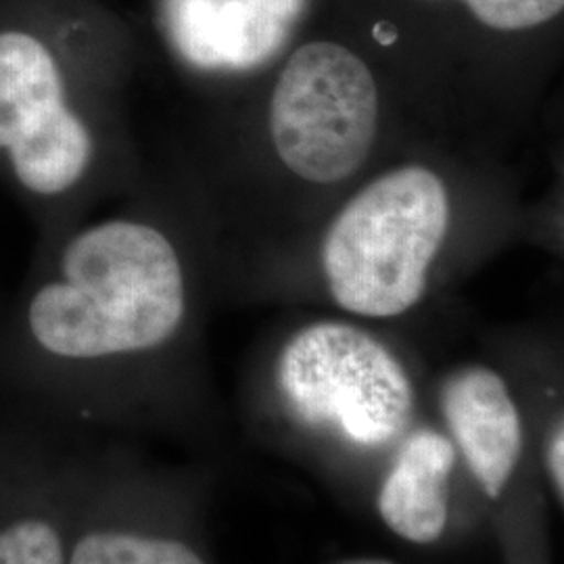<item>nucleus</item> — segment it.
Returning a JSON list of instances; mask_svg holds the SVG:
<instances>
[{
    "label": "nucleus",
    "mask_w": 564,
    "mask_h": 564,
    "mask_svg": "<svg viewBox=\"0 0 564 564\" xmlns=\"http://www.w3.org/2000/svg\"><path fill=\"white\" fill-rule=\"evenodd\" d=\"M199 253L181 223L130 207L76 228L57 272L28 307L32 337L51 356L102 362L151 354L181 335Z\"/></svg>",
    "instance_id": "f257e3e1"
},
{
    "label": "nucleus",
    "mask_w": 564,
    "mask_h": 564,
    "mask_svg": "<svg viewBox=\"0 0 564 564\" xmlns=\"http://www.w3.org/2000/svg\"><path fill=\"white\" fill-rule=\"evenodd\" d=\"M0 153L41 199L95 197L130 163L121 90H84L42 36L0 30Z\"/></svg>",
    "instance_id": "f03ea898"
},
{
    "label": "nucleus",
    "mask_w": 564,
    "mask_h": 564,
    "mask_svg": "<svg viewBox=\"0 0 564 564\" xmlns=\"http://www.w3.org/2000/svg\"><path fill=\"white\" fill-rule=\"evenodd\" d=\"M251 90L249 155L284 181L330 188L351 181L375 151L381 90L368 63L341 42H303Z\"/></svg>",
    "instance_id": "7ed1b4c3"
},
{
    "label": "nucleus",
    "mask_w": 564,
    "mask_h": 564,
    "mask_svg": "<svg viewBox=\"0 0 564 564\" xmlns=\"http://www.w3.org/2000/svg\"><path fill=\"white\" fill-rule=\"evenodd\" d=\"M449 226L442 178L402 165L358 188L324 228L318 263L333 302L362 318H395L421 302Z\"/></svg>",
    "instance_id": "20e7f679"
},
{
    "label": "nucleus",
    "mask_w": 564,
    "mask_h": 564,
    "mask_svg": "<svg viewBox=\"0 0 564 564\" xmlns=\"http://www.w3.org/2000/svg\"><path fill=\"white\" fill-rule=\"evenodd\" d=\"M274 381L300 421L333 426L351 444H389L412 412V384L402 364L354 324L303 326L282 345Z\"/></svg>",
    "instance_id": "39448f33"
},
{
    "label": "nucleus",
    "mask_w": 564,
    "mask_h": 564,
    "mask_svg": "<svg viewBox=\"0 0 564 564\" xmlns=\"http://www.w3.org/2000/svg\"><path fill=\"white\" fill-rule=\"evenodd\" d=\"M310 0H158L163 42L182 74L241 95L289 53Z\"/></svg>",
    "instance_id": "423d86ee"
},
{
    "label": "nucleus",
    "mask_w": 564,
    "mask_h": 564,
    "mask_svg": "<svg viewBox=\"0 0 564 564\" xmlns=\"http://www.w3.org/2000/svg\"><path fill=\"white\" fill-rule=\"evenodd\" d=\"M442 408L470 470L491 498L500 496L521 452V421L505 381L466 368L445 384Z\"/></svg>",
    "instance_id": "0eeeda50"
},
{
    "label": "nucleus",
    "mask_w": 564,
    "mask_h": 564,
    "mask_svg": "<svg viewBox=\"0 0 564 564\" xmlns=\"http://www.w3.org/2000/svg\"><path fill=\"white\" fill-rule=\"evenodd\" d=\"M454 460V445L437 433L408 440L379 494V512L393 533L414 544H431L444 533Z\"/></svg>",
    "instance_id": "6e6552de"
},
{
    "label": "nucleus",
    "mask_w": 564,
    "mask_h": 564,
    "mask_svg": "<svg viewBox=\"0 0 564 564\" xmlns=\"http://www.w3.org/2000/svg\"><path fill=\"white\" fill-rule=\"evenodd\" d=\"M72 564H205L202 556L182 542L99 531L82 538Z\"/></svg>",
    "instance_id": "1a4fd4ad"
},
{
    "label": "nucleus",
    "mask_w": 564,
    "mask_h": 564,
    "mask_svg": "<svg viewBox=\"0 0 564 564\" xmlns=\"http://www.w3.org/2000/svg\"><path fill=\"white\" fill-rule=\"evenodd\" d=\"M0 564H63L57 531L44 521H20L0 531Z\"/></svg>",
    "instance_id": "9d476101"
},
{
    "label": "nucleus",
    "mask_w": 564,
    "mask_h": 564,
    "mask_svg": "<svg viewBox=\"0 0 564 564\" xmlns=\"http://www.w3.org/2000/svg\"><path fill=\"white\" fill-rule=\"evenodd\" d=\"M470 13L487 28L502 32H519L545 21L554 20L564 11V0H464Z\"/></svg>",
    "instance_id": "9b49d317"
},
{
    "label": "nucleus",
    "mask_w": 564,
    "mask_h": 564,
    "mask_svg": "<svg viewBox=\"0 0 564 564\" xmlns=\"http://www.w3.org/2000/svg\"><path fill=\"white\" fill-rule=\"evenodd\" d=\"M547 460H550L552 477H554V481H556L561 494L564 496V423L556 429V433H554V437L550 442Z\"/></svg>",
    "instance_id": "f8f14e48"
}]
</instances>
